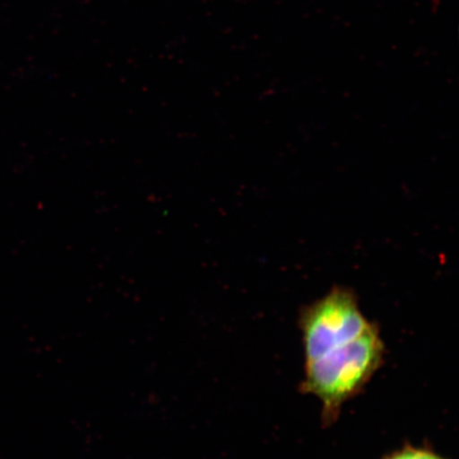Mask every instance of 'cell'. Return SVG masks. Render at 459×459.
Masks as SVG:
<instances>
[{"label": "cell", "instance_id": "cell-3", "mask_svg": "<svg viewBox=\"0 0 459 459\" xmlns=\"http://www.w3.org/2000/svg\"><path fill=\"white\" fill-rule=\"evenodd\" d=\"M384 459H446L433 451L407 446Z\"/></svg>", "mask_w": 459, "mask_h": 459}, {"label": "cell", "instance_id": "cell-1", "mask_svg": "<svg viewBox=\"0 0 459 459\" xmlns=\"http://www.w3.org/2000/svg\"><path fill=\"white\" fill-rule=\"evenodd\" d=\"M384 352L380 332L372 325L354 341L306 361L302 389L323 403L325 420L333 421L341 407L366 386L380 368Z\"/></svg>", "mask_w": 459, "mask_h": 459}, {"label": "cell", "instance_id": "cell-2", "mask_svg": "<svg viewBox=\"0 0 459 459\" xmlns=\"http://www.w3.org/2000/svg\"><path fill=\"white\" fill-rule=\"evenodd\" d=\"M372 325L360 311L357 296L335 286L300 316L306 361L313 360L363 335Z\"/></svg>", "mask_w": 459, "mask_h": 459}]
</instances>
